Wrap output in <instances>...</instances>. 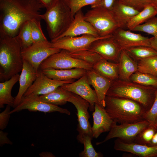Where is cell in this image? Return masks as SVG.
<instances>
[{
    "label": "cell",
    "mask_w": 157,
    "mask_h": 157,
    "mask_svg": "<svg viewBox=\"0 0 157 157\" xmlns=\"http://www.w3.org/2000/svg\"><path fill=\"white\" fill-rule=\"evenodd\" d=\"M157 129V127L154 124L150 123L136 137L133 142L148 145L152 140Z\"/></svg>",
    "instance_id": "obj_34"
},
{
    "label": "cell",
    "mask_w": 157,
    "mask_h": 157,
    "mask_svg": "<svg viewBox=\"0 0 157 157\" xmlns=\"http://www.w3.org/2000/svg\"><path fill=\"white\" fill-rule=\"evenodd\" d=\"M40 21L35 19L31 20V33L33 43L48 41L42 31Z\"/></svg>",
    "instance_id": "obj_36"
},
{
    "label": "cell",
    "mask_w": 157,
    "mask_h": 157,
    "mask_svg": "<svg viewBox=\"0 0 157 157\" xmlns=\"http://www.w3.org/2000/svg\"><path fill=\"white\" fill-rule=\"evenodd\" d=\"M74 81V79L65 81L54 80L47 77L41 70L39 69L35 80L23 96L30 94L39 95L46 94L53 91L59 87L65 84L72 83Z\"/></svg>",
    "instance_id": "obj_13"
},
{
    "label": "cell",
    "mask_w": 157,
    "mask_h": 157,
    "mask_svg": "<svg viewBox=\"0 0 157 157\" xmlns=\"http://www.w3.org/2000/svg\"><path fill=\"white\" fill-rule=\"evenodd\" d=\"M41 157H54L55 156L51 152L48 151H43L39 154Z\"/></svg>",
    "instance_id": "obj_47"
},
{
    "label": "cell",
    "mask_w": 157,
    "mask_h": 157,
    "mask_svg": "<svg viewBox=\"0 0 157 157\" xmlns=\"http://www.w3.org/2000/svg\"><path fill=\"white\" fill-rule=\"evenodd\" d=\"M88 50L99 55L103 58L118 62L121 50L112 35L94 41Z\"/></svg>",
    "instance_id": "obj_16"
},
{
    "label": "cell",
    "mask_w": 157,
    "mask_h": 157,
    "mask_svg": "<svg viewBox=\"0 0 157 157\" xmlns=\"http://www.w3.org/2000/svg\"><path fill=\"white\" fill-rule=\"evenodd\" d=\"M46 9L53 6L58 0H38Z\"/></svg>",
    "instance_id": "obj_44"
},
{
    "label": "cell",
    "mask_w": 157,
    "mask_h": 157,
    "mask_svg": "<svg viewBox=\"0 0 157 157\" xmlns=\"http://www.w3.org/2000/svg\"><path fill=\"white\" fill-rule=\"evenodd\" d=\"M93 138L86 134H78L76 139L78 142L83 144L84 150L79 154L81 157H102L103 155L100 152H97L95 150L92 143Z\"/></svg>",
    "instance_id": "obj_29"
},
{
    "label": "cell",
    "mask_w": 157,
    "mask_h": 157,
    "mask_svg": "<svg viewBox=\"0 0 157 157\" xmlns=\"http://www.w3.org/2000/svg\"><path fill=\"white\" fill-rule=\"evenodd\" d=\"M86 74L90 84L94 89L99 104L105 107V98L113 81L99 75L93 69L87 70Z\"/></svg>",
    "instance_id": "obj_21"
},
{
    "label": "cell",
    "mask_w": 157,
    "mask_h": 157,
    "mask_svg": "<svg viewBox=\"0 0 157 157\" xmlns=\"http://www.w3.org/2000/svg\"><path fill=\"white\" fill-rule=\"evenodd\" d=\"M69 8L72 15L74 17L76 13L85 6L96 5L102 0H63Z\"/></svg>",
    "instance_id": "obj_38"
},
{
    "label": "cell",
    "mask_w": 157,
    "mask_h": 157,
    "mask_svg": "<svg viewBox=\"0 0 157 157\" xmlns=\"http://www.w3.org/2000/svg\"><path fill=\"white\" fill-rule=\"evenodd\" d=\"M69 53L72 57L86 62L93 66L102 58L97 53L89 50L74 52H69Z\"/></svg>",
    "instance_id": "obj_35"
},
{
    "label": "cell",
    "mask_w": 157,
    "mask_h": 157,
    "mask_svg": "<svg viewBox=\"0 0 157 157\" xmlns=\"http://www.w3.org/2000/svg\"><path fill=\"white\" fill-rule=\"evenodd\" d=\"M93 124L92 127L93 138H97L102 133L109 131L117 123L110 117L105 107L100 104L96 103L92 113Z\"/></svg>",
    "instance_id": "obj_17"
},
{
    "label": "cell",
    "mask_w": 157,
    "mask_h": 157,
    "mask_svg": "<svg viewBox=\"0 0 157 157\" xmlns=\"http://www.w3.org/2000/svg\"><path fill=\"white\" fill-rule=\"evenodd\" d=\"M20 75L17 74L9 79L0 83V108L4 107L5 104L13 107L15 98L11 95L12 89L19 80Z\"/></svg>",
    "instance_id": "obj_26"
},
{
    "label": "cell",
    "mask_w": 157,
    "mask_h": 157,
    "mask_svg": "<svg viewBox=\"0 0 157 157\" xmlns=\"http://www.w3.org/2000/svg\"><path fill=\"white\" fill-rule=\"evenodd\" d=\"M151 3L153 4L157 8V0H150Z\"/></svg>",
    "instance_id": "obj_48"
},
{
    "label": "cell",
    "mask_w": 157,
    "mask_h": 157,
    "mask_svg": "<svg viewBox=\"0 0 157 157\" xmlns=\"http://www.w3.org/2000/svg\"><path fill=\"white\" fill-rule=\"evenodd\" d=\"M130 78L133 82L144 86L157 87V76L137 71L132 75Z\"/></svg>",
    "instance_id": "obj_33"
},
{
    "label": "cell",
    "mask_w": 157,
    "mask_h": 157,
    "mask_svg": "<svg viewBox=\"0 0 157 157\" xmlns=\"http://www.w3.org/2000/svg\"><path fill=\"white\" fill-rule=\"evenodd\" d=\"M150 123L145 119L131 123L117 125V123H115L104 140L97 142L96 144H101L110 139L115 138L125 142L132 143L137 135Z\"/></svg>",
    "instance_id": "obj_8"
},
{
    "label": "cell",
    "mask_w": 157,
    "mask_h": 157,
    "mask_svg": "<svg viewBox=\"0 0 157 157\" xmlns=\"http://www.w3.org/2000/svg\"><path fill=\"white\" fill-rule=\"evenodd\" d=\"M84 18L100 37L111 35L119 28L112 10L103 8H95L88 10L84 15Z\"/></svg>",
    "instance_id": "obj_6"
},
{
    "label": "cell",
    "mask_w": 157,
    "mask_h": 157,
    "mask_svg": "<svg viewBox=\"0 0 157 157\" xmlns=\"http://www.w3.org/2000/svg\"><path fill=\"white\" fill-rule=\"evenodd\" d=\"M157 115V91L153 104L150 109L145 114L144 119L153 123Z\"/></svg>",
    "instance_id": "obj_40"
},
{
    "label": "cell",
    "mask_w": 157,
    "mask_h": 157,
    "mask_svg": "<svg viewBox=\"0 0 157 157\" xmlns=\"http://www.w3.org/2000/svg\"><path fill=\"white\" fill-rule=\"evenodd\" d=\"M151 47L157 51V36L149 38Z\"/></svg>",
    "instance_id": "obj_45"
},
{
    "label": "cell",
    "mask_w": 157,
    "mask_h": 157,
    "mask_svg": "<svg viewBox=\"0 0 157 157\" xmlns=\"http://www.w3.org/2000/svg\"><path fill=\"white\" fill-rule=\"evenodd\" d=\"M114 148L116 150L129 152L139 157H157V146L128 143L117 138L114 141Z\"/></svg>",
    "instance_id": "obj_20"
},
{
    "label": "cell",
    "mask_w": 157,
    "mask_h": 157,
    "mask_svg": "<svg viewBox=\"0 0 157 157\" xmlns=\"http://www.w3.org/2000/svg\"><path fill=\"white\" fill-rule=\"evenodd\" d=\"M118 62L119 77L122 80H129L132 75L138 70V63L125 50L121 51Z\"/></svg>",
    "instance_id": "obj_24"
},
{
    "label": "cell",
    "mask_w": 157,
    "mask_h": 157,
    "mask_svg": "<svg viewBox=\"0 0 157 157\" xmlns=\"http://www.w3.org/2000/svg\"><path fill=\"white\" fill-rule=\"evenodd\" d=\"M61 50L52 47L51 42L48 41L34 43L27 48L22 49L21 54L23 59L38 71L44 60Z\"/></svg>",
    "instance_id": "obj_9"
},
{
    "label": "cell",
    "mask_w": 157,
    "mask_h": 157,
    "mask_svg": "<svg viewBox=\"0 0 157 157\" xmlns=\"http://www.w3.org/2000/svg\"><path fill=\"white\" fill-rule=\"evenodd\" d=\"M42 15L51 40L57 39L63 34L68 28L74 18L69 8L63 0H58L53 6L46 9L45 13Z\"/></svg>",
    "instance_id": "obj_5"
},
{
    "label": "cell",
    "mask_w": 157,
    "mask_h": 157,
    "mask_svg": "<svg viewBox=\"0 0 157 157\" xmlns=\"http://www.w3.org/2000/svg\"><path fill=\"white\" fill-rule=\"evenodd\" d=\"M105 108L110 117L119 124L131 123L144 120L147 110L140 104L124 98L106 96Z\"/></svg>",
    "instance_id": "obj_4"
},
{
    "label": "cell",
    "mask_w": 157,
    "mask_h": 157,
    "mask_svg": "<svg viewBox=\"0 0 157 157\" xmlns=\"http://www.w3.org/2000/svg\"><path fill=\"white\" fill-rule=\"evenodd\" d=\"M72 93L60 86L50 93L39 96L46 103L56 106L62 105L68 101Z\"/></svg>",
    "instance_id": "obj_28"
},
{
    "label": "cell",
    "mask_w": 157,
    "mask_h": 157,
    "mask_svg": "<svg viewBox=\"0 0 157 157\" xmlns=\"http://www.w3.org/2000/svg\"><path fill=\"white\" fill-rule=\"evenodd\" d=\"M25 109L32 112L38 111L44 113L58 112L69 115L70 114V112L67 109L46 103L40 98L39 95L35 94L23 96L19 104L11 110L10 113L11 114Z\"/></svg>",
    "instance_id": "obj_10"
},
{
    "label": "cell",
    "mask_w": 157,
    "mask_h": 157,
    "mask_svg": "<svg viewBox=\"0 0 157 157\" xmlns=\"http://www.w3.org/2000/svg\"><path fill=\"white\" fill-rule=\"evenodd\" d=\"M108 36L96 37L91 35L85 34L80 36H65L51 40V44L53 47L74 52L88 50L94 41Z\"/></svg>",
    "instance_id": "obj_11"
},
{
    "label": "cell",
    "mask_w": 157,
    "mask_h": 157,
    "mask_svg": "<svg viewBox=\"0 0 157 157\" xmlns=\"http://www.w3.org/2000/svg\"><path fill=\"white\" fill-rule=\"evenodd\" d=\"M51 68L58 69L81 68L86 70L93 69V65L88 63L72 56L69 51L61 49L59 52L48 57L41 64L39 70Z\"/></svg>",
    "instance_id": "obj_7"
},
{
    "label": "cell",
    "mask_w": 157,
    "mask_h": 157,
    "mask_svg": "<svg viewBox=\"0 0 157 157\" xmlns=\"http://www.w3.org/2000/svg\"><path fill=\"white\" fill-rule=\"evenodd\" d=\"M128 81L116 80L113 81L106 96L135 101L142 105L147 111L154 102L157 87L144 86Z\"/></svg>",
    "instance_id": "obj_3"
},
{
    "label": "cell",
    "mask_w": 157,
    "mask_h": 157,
    "mask_svg": "<svg viewBox=\"0 0 157 157\" xmlns=\"http://www.w3.org/2000/svg\"><path fill=\"white\" fill-rule=\"evenodd\" d=\"M125 50L130 56L139 60L157 55V51L150 47H136Z\"/></svg>",
    "instance_id": "obj_31"
},
{
    "label": "cell",
    "mask_w": 157,
    "mask_h": 157,
    "mask_svg": "<svg viewBox=\"0 0 157 157\" xmlns=\"http://www.w3.org/2000/svg\"><path fill=\"white\" fill-rule=\"evenodd\" d=\"M43 8L38 0H0V37H15L25 22L42 19Z\"/></svg>",
    "instance_id": "obj_1"
},
{
    "label": "cell",
    "mask_w": 157,
    "mask_h": 157,
    "mask_svg": "<svg viewBox=\"0 0 157 157\" xmlns=\"http://www.w3.org/2000/svg\"><path fill=\"white\" fill-rule=\"evenodd\" d=\"M86 74L76 81L64 84L61 87L72 93L77 94L89 103V109L91 111L94 110L96 103L99 104L94 90L90 86Z\"/></svg>",
    "instance_id": "obj_15"
},
{
    "label": "cell",
    "mask_w": 157,
    "mask_h": 157,
    "mask_svg": "<svg viewBox=\"0 0 157 157\" xmlns=\"http://www.w3.org/2000/svg\"><path fill=\"white\" fill-rule=\"evenodd\" d=\"M153 123L157 127V115Z\"/></svg>",
    "instance_id": "obj_49"
},
{
    "label": "cell",
    "mask_w": 157,
    "mask_h": 157,
    "mask_svg": "<svg viewBox=\"0 0 157 157\" xmlns=\"http://www.w3.org/2000/svg\"><path fill=\"white\" fill-rule=\"evenodd\" d=\"M68 102L74 105L77 110L78 122L77 130L78 134H88L93 138L92 127L89 120L90 115L88 110L90 105L88 102L72 92Z\"/></svg>",
    "instance_id": "obj_12"
},
{
    "label": "cell",
    "mask_w": 157,
    "mask_h": 157,
    "mask_svg": "<svg viewBox=\"0 0 157 157\" xmlns=\"http://www.w3.org/2000/svg\"><path fill=\"white\" fill-rule=\"evenodd\" d=\"M157 15V8L150 3L131 19L127 24L126 27L131 31L135 27L145 23Z\"/></svg>",
    "instance_id": "obj_27"
},
{
    "label": "cell",
    "mask_w": 157,
    "mask_h": 157,
    "mask_svg": "<svg viewBox=\"0 0 157 157\" xmlns=\"http://www.w3.org/2000/svg\"><path fill=\"white\" fill-rule=\"evenodd\" d=\"M11 107L7 105L5 109L0 113V129L1 130L5 129L8 124L10 117Z\"/></svg>",
    "instance_id": "obj_41"
},
{
    "label": "cell",
    "mask_w": 157,
    "mask_h": 157,
    "mask_svg": "<svg viewBox=\"0 0 157 157\" xmlns=\"http://www.w3.org/2000/svg\"><path fill=\"white\" fill-rule=\"evenodd\" d=\"M95 72L101 76L113 81L119 77L118 63L109 62L101 58L93 66Z\"/></svg>",
    "instance_id": "obj_25"
},
{
    "label": "cell",
    "mask_w": 157,
    "mask_h": 157,
    "mask_svg": "<svg viewBox=\"0 0 157 157\" xmlns=\"http://www.w3.org/2000/svg\"><path fill=\"white\" fill-rule=\"evenodd\" d=\"M138 71L157 76V55L139 60Z\"/></svg>",
    "instance_id": "obj_32"
},
{
    "label": "cell",
    "mask_w": 157,
    "mask_h": 157,
    "mask_svg": "<svg viewBox=\"0 0 157 157\" xmlns=\"http://www.w3.org/2000/svg\"><path fill=\"white\" fill-rule=\"evenodd\" d=\"M22 46L16 37H0V79L5 81L21 72L23 66Z\"/></svg>",
    "instance_id": "obj_2"
},
{
    "label": "cell",
    "mask_w": 157,
    "mask_h": 157,
    "mask_svg": "<svg viewBox=\"0 0 157 157\" xmlns=\"http://www.w3.org/2000/svg\"><path fill=\"white\" fill-rule=\"evenodd\" d=\"M147 145L150 146H157V129L152 140L149 144Z\"/></svg>",
    "instance_id": "obj_46"
},
{
    "label": "cell",
    "mask_w": 157,
    "mask_h": 157,
    "mask_svg": "<svg viewBox=\"0 0 157 157\" xmlns=\"http://www.w3.org/2000/svg\"><path fill=\"white\" fill-rule=\"evenodd\" d=\"M8 133L1 130L0 131V146L2 147L5 144L12 145V142L7 137Z\"/></svg>",
    "instance_id": "obj_43"
},
{
    "label": "cell",
    "mask_w": 157,
    "mask_h": 157,
    "mask_svg": "<svg viewBox=\"0 0 157 157\" xmlns=\"http://www.w3.org/2000/svg\"><path fill=\"white\" fill-rule=\"evenodd\" d=\"M116 0H102L100 3L95 5L91 6L92 8L101 7L112 10Z\"/></svg>",
    "instance_id": "obj_42"
},
{
    "label": "cell",
    "mask_w": 157,
    "mask_h": 157,
    "mask_svg": "<svg viewBox=\"0 0 157 157\" xmlns=\"http://www.w3.org/2000/svg\"><path fill=\"white\" fill-rule=\"evenodd\" d=\"M16 37L20 42L22 49L27 48L33 44L31 33V21H26L21 26Z\"/></svg>",
    "instance_id": "obj_30"
},
{
    "label": "cell",
    "mask_w": 157,
    "mask_h": 157,
    "mask_svg": "<svg viewBox=\"0 0 157 157\" xmlns=\"http://www.w3.org/2000/svg\"><path fill=\"white\" fill-rule=\"evenodd\" d=\"M23 66L19 81V88L15 97L14 108L20 103L25 92L35 80L39 70L35 69L27 61L23 59Z\"/></svg>",
    "instance_id": "obj_19"
},
{
    "label": "cell",
    "mask_w": 157,
    "mask_h": 157,
    "mask_svg": "<svg viewBox=\"0 0 157 157\" xmlns=\"http://www.w3.org/2000/svg\"><path fill=\"white\" fill-rule=\"evenodd\" d=\"M131 31L144 32L155 37L157 36V17H154L133 28Z\"/></svg>",
    "instance_id": "obj_37"
},
{
    "label": "cell",
    "mask_w": 157,
    "mask_h": 157,
    "mask_svg": "<svg viewBox=\"0 0 157 157\" xmlns=\"http://www.w3.org/2000/svg\"><path fill=\"white\" fill-rule=\"evenodd\" d=\"M112 37L122 50L138 46L151 47L149 38L124 28H118L112 34Z\"/></svg>",
    "instance_id": "obj_14"
},
{
    "label": "cell",
    "mask_w": 157,
    "mask_h": 157,
    "mask_svg": "<svg viewBox=\"0 0 157 157\" xmlns=\"http://www.w3.org/2000/svg\"><path fill=\"white\" fill-rule=\"evenodd\" d=\"M47 77L59 81L79 79L86 74L87 70L81 68L58 69L48 68L40 70Z\"/></svg>",
    "instance_id": "obj_23"
},
{
    "label": "cell",
    "mask_w": 157,
    "mask_h": 157,
    "mask_svg": "<svg viewBox=\"0 0 157 157\" xmlns=\"http://www.w3.org/2000/svg\"><path fill=\"white\" fill-rule=\"evenodd\" d=\"M119 28H124L131 19L140 11L116 0L112 10Z\"/></svg>",
    "instance_id": "obj_22"
},
{
    "label": "cell",
    "mask_w": 157,
    "mask_h": 157,
    "mask_svg": "<svg viewBox=\"0 0 157 157\" xmlns=\"http://www.w3.org/2000/svg\"><path fill=\"white\" fill-rule=\"evenodd\" d=\"M124 4L132 7L139 11L151 3L150 0H117Z\"/></svg>",
    "instance_id": "obj_39"
},
{
    "label": "cell",
    "mask_w": 157,
    "mask_h": 157,
    "mask_svg": "<svg viewBox=\"0 0 157 157\" xmlns=\"http://www.w3.org/2000/svg\"><path fill=\"white\" fill-rule=\"evenodd\" d=\"M85 34L103 37H100L92 25L85 19L81 9L75 15L74 19L67 30L57 39L65 36L75 37Z\"/></svg>",
    "instance_id": "obj_18"
}]
</instances>
